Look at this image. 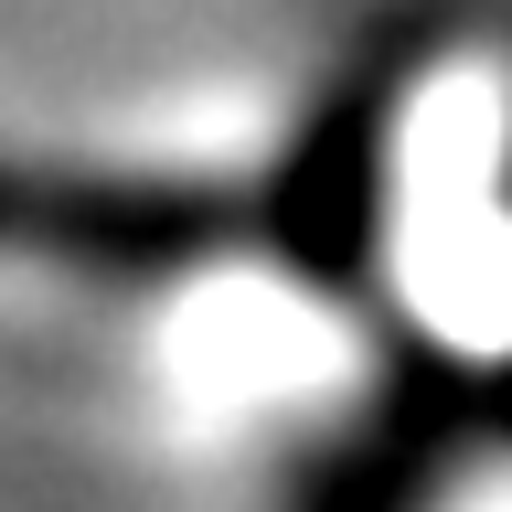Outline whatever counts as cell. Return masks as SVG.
<instances>
[{"mask_svg":"<svg viewBox=\"0 0 512 512\" xmlns=\"http://www.w3.org/2000/svg\"><path fill=\"white\" fill-rule=\"evenodd\" d=\"M256 192H267V256H288L320 288H363V256L384 224V86L331 96L320 128Z\"/></svg>","mask_w":512,"mask_h":512,"instance_id":"7a4b0ae2","label":"cell"},{"mask_svg":"<svg viewBox=\"0 0 512 512\" xmlns=\"http://www.w3.org/2000/svg\"><path fill=\"white\" fill-rule=\"evenodd\" d=\"M502 427H512V374L502 384L427 374V384H406V395L310 480L299 512H427V491H438L480 438H502Z\"/></svg>","mask_w":512,"mask_h":512,"instance_id":"3957f363","label":"cell"},{"mask_svg":"<svg viewBox=\"0 0 512 512\" xmlns=\"http://www.w3.org/2000/svg\"><path fill=\"white\" fill-rule=\"evenodd\" d=\"M246 246H267V192L182 182V171L0 160V256H32L96 288H171Z\"/></svg>","mask_w":512,"mask_h":512,"instance_id":"6da1fadb","label":"cell"}]
</instances>
